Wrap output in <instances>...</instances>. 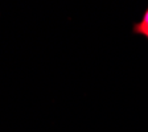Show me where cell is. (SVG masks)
I'll return each instance as SVG.
<instances>
[{
  "mask_svg": "<svg viewBox=\"0 0 148 132\" xmlns=\"http://www.w3.org/2000/svg\"><path fill=\"white\" fill-rule=\"evenodd\" d=\"M134 31H135L136 33L142 34V36H145L148 38V9L145 11L144 16H143V18H142V21L138 23V24L135 25Z\"/></svg>",
  "mask_w": 148,
  "mask_h": 132,
  "instance_id": "1",
  "label": "cell"
}]
</instances>
